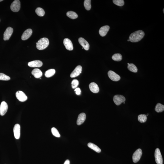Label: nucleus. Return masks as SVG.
I'll return each mask as SVG.
<instances>
[{"label":"nucleus","mask_w":164,"mask_h":164,"mask_svg":"<svg viewBox=\"0 0 164 164\" xmlns=\"http://www.w3.org/2000/svg\"><path fill=\"white\" fill-rule=\"evenodd\" d=\"M164 110V106L161 104L158 103L156 106L155 110L157 113H161Z\"/></svg>","instance_id":"393cba45"},{"label":"nucleus","mask_w":164,"mask_h":164,"mask_svg":"<svg viewBox=\"0 0 164 164\" xmlns=\"http://www.w3.org/2000/svg\"><path fill=\"white\" fill-rule=\"evenodd\" d=\"M10 79V78L9 76L4 74L0 73V80L8 81Z\"/></svg>","instance_id":"7c9ffc66"},{"label":"nucleus","mask_w":164,"mask_h":164,"mask_svg":"<svg viewBox=\"0 0 164 164\" xmlns=\"http://www.w3.org/2000/svg\"><path fill=\"white\" fill-rule=\"evenodd\" d=\"M20 8V2L19 0H15L12 2L10 6L11 10L13 12L19 11Z\"/></svg>","instance_id":"423d86ee"},{"label":"nucleus","mask_w":164,"mask_h":164,"mask_svg":"<svg viewBox=\"0 0 164 164\" xmlns=\"http://www.w3.org/2000/svg\"><path fill=\"white\" fill-rule=\"evenodd\" d=\"M55 73V70L54 69H50L46 71L45 76L47 77H50L53 76Z\"/></svg>","instance_id":"b1692460"},{"label":"nucleus","mask_w":164,"mask_h":164,"mask_svg":"<svg viewBox=\"0 0 164 164\" xmlns=\"http://www.w3.org/2000/svg\"><path fill=\"white\" fill-rule=\"evenodd\" d=\"M20 125L18 124H16L13 128V133L15 138L18 139L20 136Z\"/></svg>","instance_id":"f8f14e48"},{"label":"nucleus","mask_w":164,"mask_h":164,"mask_svg":"<svg viewBox=\"0 0 164 164\" xmlns=\"http://www.w3.org/2000/svg\"><path fill=\"white\" fill-rule=\"evenodd\" d=\"M32 74L34 77L37 78H40L42 76V73L41 70L38 68L34 69L32 71Z\"/></svg>","instance_id":"aec40b11"},{"label":"nucleus","mask_w":164,"mask_h":164,"mask_svg":"<svg viewBox=\"0 0 164 164\" xmlns=\"http://www.w3.org/2000/svg\"><path fill=\"white\" fill-rule=\"evenodd\" d=\"M142 154V151L141 149H137L134 153L133 156V160L134 163L138 162L141 158Z\"/></svg>","instance_id":"20e7f679"},{"label":"nucleus","mask_w":164,"mask_h":164,"mask_svg":"<svg viewBox=\"0 0 164 164\" xmlns=\"http://www.w3.org/2000/svg\"><path fill=\"white\" fill-rule=\"evenodd\" d=\"M147 117L145 114H141L138 116V120L141 123H145L146 121Z\"/></svg>","instance_id":"cd10ccee"},{"label":"nucleus","mask_w":164,"mask_h":164,"mask_svg":"<svg viewBox=\"0 0 164 164\" xmlns=\"http://www.w3.org/2000/svg\"><path fill=\"white\" fill-rule=\"evenodd\" d=\"M110 27L108 25H106L102 27L99 29V33L100 35L102 37H104L106 35L109 31Z\"/></svg>","instance_id":"a211bd4d"},{"label":"nucleus","mask_w":164,"mask_h":164,"mask_svg":"<svg viewBox=\"0 0 164 164\" xmlns=\"http://www.w3.org/2000/svg\"><path fill=\"white\" fill-rule=\"evenodd\" d=\"M35 12L40 17H43L45 14L44 10L40 7L37 8L35 10Z\"/></svg>","instance_id":"bb28decb"},{"label":"nucleus","mask_w":164,"mask_h":164,"mask_svg":"<svg viewBox=\"0 0 164 164\" xmlns=\"http://www.w3.org/2000/svg\"><path fill=\"white\" fill-rule=\"evenodd\" d=\"M3 1L2 0H0V2H1V1Z\"/></svg>","instance_id":"c9c22d12"},{"label":"nucleus","mask_w":164,"mask_h":164,"mask_svg":"<svg viewBox=\"0 0 164 164\" xmlns=\"http://www.w3.org/2000/svg\"><path fill=\"white\" fill-rule=\"evenodd\" d=\"M75 91L76 92V94L77 95H79L80 94L81 91V90L79 88L77 87V88H76V89H75Z\"/></svg>","instance_id":"72a5a7b5"},{"label":"nucleus","mask_w":164,"mask_h":164,"mask_svg":"<svg viewBox=\"0 0 164 164\" xmlns=\"http://www.w3.org/2000/svg\"><path fill=\"white\" fill-rule=\"evenodd\" d=\"M113 3L116 5L122 7L124 4V1L123 0H113Z\"/></svg>","instance_id":"2f4dec72"},{"label":"nucleus","mask_w":164,"mask_h":164,"mask_svg":"<svg viewBox=\"0 0 164 164\" xmlns=\"http://www.w3.org/2000/svg\"><path fill=\"white\" fill-rule=\"evenodd\" d=\"M91 0H85L84 2V6L86 9L87 10H89L91 8Z\"/></svg>","instance_id":"c85d7f7f"},{"label":"nucleus","mask_w":164,"mask_h":164,"mask_svg":"<svg viewBox=\"0 0 164 164\" xmlns=\"http://www.w3.org/2000/svg\"><path fill=\"white\" fill-rule=\"evenodd\" d=\"M49 43V40L47 38H42L36 43L37 48L40 50H44L47 47Z\"/></svg>","instance_id":"f03ea898"},{"label":"nucleus","mask_w":164,"mask_h":164,"mask_svg":"<svg viewBox=\"0 0 164 164\" xmlns=\"http://www.w3.org/2000/svg\"><path fill=\"white\" fill-rule=\"evenodd\" d=\"M86 114L84 113H80L78 115L77 118V125H80L84 123L86 120Z\"/></svg>","instance_id":"6ab92c4d"},{"label":"nucleus","mask_w":164,"mask_h":164,"mask_svg":"<svg viewBox=\"0 0 164 164\" xmlns=\"http://www.w3.org/2000/svg\"><path fill=\"white\" fill-rule=\"evenodd\" d=\"M78 41L79 44L82 46L85 50H87L89 49L90 45L86 40L82 38H80L78 39Z\"/></svg>","instance_id":"4468645a"},{"label":"nucleus","mask_w":164,"mask_h":164,"mask_svg":"<svg viewBox=\"0 0 164 164\" xmlns=\"http://www.w3.org/2000/svg\"><path fill=\"white\" fill-rule=\"evenodd\" d=\"M82 67L80 65H78L76 67V68L71 73L70 75V77L71 78H73L78 76L82 73Z\"/></svg>","instance_id":"9d476101"},{"label":"nucleus","mask_w":164,"mask_h":164,"mask_svg":"<svg viewBox=\"0 0 164 164\" xmlns=\"http://www.w3.org/2000/svg\"><path fill=\"white\" fill-rule=\"evenodd\" d=\"M145 35L144 32L142 30H138L132 33L129 37V41L133 43L137 42L143 39Z\"/></svg>","instance_id":"f257e3e1"},{"label":"nucleus","mask_w":164,"mask_h":164,"mask_svg":"<svg viewBox=\"0 0 164 164\" xmlns=\"http://www.w3.org/2000/svg\"><path fill=\"white\" fill-rule=\"evenodd\" d=\"M108 74L110 79L114 82H117L120 79V76L113 71L110 70L108 71Z\"/></svg>","instance_id":"0eeeda50"},{"label":"nucleus","mask_w":164,"mask_h":164,"mask_svg":"<svg viewBox=\"0 0 164 164\" xmlns=\"http://www.w3.org/2000/svg\"><path fill=\"white\" fill-rule=\"evenodd\" d=\"M89 87L91 92L94 93H98L99 92V87L95 83H91L89 85Z\"/></svg>","instance_id":"f3484780"},{"label":"nucleus","mask_w":164,"mask_h":164,"mask_svg":"<svg viewBox=\"0 0 164 164\" xmlns=\"http://www.w3.org/2000/svg\"><path fill=\"white\" fill-rule=\"evenodd\" d=\"M128 68L129 71L134 73L137 72L138 69L135 65L133 63L129 64L128 66Z\"/></svg>","instance_id":"4be33fe9"},{"label":"nucleus","mask_w":164,"mask_h":164,"mask_svg":"<svg viewBox=\"0 0 164 164\" xmlns=\"http://www.w3.org/2000/svg\"><path fill=\"white\" fill-rule=\"evenodd\" d=\"M16 96L18 100L21 102L25 101L28 99V97L24 92L21 91H18L16 94Z\"/></svg>","instance_id":"1a4fd4ad"},{"label":"nucleus","mask_w":164,"mask_h":164,"mask_svg":"<svg viewBox=\"0 0 164 164\" xmlns=\"http://www.w3.org/2000/svg\"><path fill=\"white\" fill-rule=\"evenodd\" d=\"M51 132L53 135L54 136L57 137H60V135L58 131L56 128L53 127L51 129Z\"/></svg>","instance_id":"c756f323"},{"label":"nucleus","mask_w":164,"mask_h":164,"mask_svg":"<svg viewBox=\"0 0 164 164\" xmlns=\"http://www.w3.org/2000/svg\"><path fill=\"white\" fill-rule=\"evenodd\" d=\"M155 161L157 164H163V161L162 156L160 149L157 148L155 150Z\"/></svg>","instance_id":"7ed1b4c3"},{"label":"nucleus","mask_w":164,"mask_h":164,"mask_svg":"<svg viewBox=\"0 0 164 164\" xmlns=\"http://www.w3.org/2000/svg\"><path fill=\"white\" fill-rule=\"evenodd\" d=\"M70 162L69 160H66L65 161L64 164H70Z\"/></svg>","instance_id":"f704fd0d"},{"label":"nucleus","mask_w":164,"mask_h":164,"mask_svg":"<svg viewBox=\"0 0 164 164\" xmlns=\"http://www.w3.org/2000/svg\"><path fill=\"white\" fill-rule=\"evenodd\" d=\"M63 43L65 47L67 50H73V45L72 42L70 39H64Z\"/></svg>","instance_id":"2eb2a0df"},{"label":"nucleus","mask_w":164,"mask_h":164,"mask_svg":"<svg viewBox=\"0 0 164 164\" xmlns=\"http://www.w3.org/2000/svg\"><path fill=\"white\" fill-rule=\"evenodd\" d=\"M112 58L114 61H119L122 59V56L121 54L117 53L114 54L112 57Z\"/></svg>","instance_id":"a878e982"},{"label":"nucleus","mask_w":164,"mask_h":164,"mask_svg":"<svg viewBox=\"0 0 164 164\" xmlns=\"http://www.w3.org/2000/svg\"><path fill=\"white\" fill-rule=\"evenodd\" d=\"M87 145H88L89 147L91 149H92L96 152L99 153L101 152V149L99 147H98L97 145H96L95 144L92 143H89L87 144Z\"/></svg>","instance_id":"412c9836"},{"label":"nucleus","mask_w":164,"mask_h":164,"mask_svg":"<svg viewBox=\"0 0 164 164\" xmlns=\"http://www.w3.org/2000/svg\"><path fill=\"white\" fill-rule=\"evenodd\" d=\"M67 15L69 18L72 19H76L78 17V15L77 13L72 11L68 12L67 13Z\"/></svg>","instance_id":"5701e85b"},{"label":"nucleus","mask_w":164,"mask_h":164,"mask_svg":"<svg viewBox=\"0 0 164 164\" xmlns=\"http://www.w3.org/2000/svg\"><path fill=\"white\" fill-rule=\"evenodd\" d=\"M13 29L9 27L6 29L3 34V40H9L13 32Z\"/></svg>","instance_id":"6e6552de"},{"label":"nucleus","mask_w":164,"mask_h":164,"mask_svg":"<svg viewBox=\"0 0 164 164\" xmlns=\"http://www.w3.org/2000/svg\"><path fill=\"white\" fill-rule=\"evenodd\" d=\"M79 84V82L77 80L74 79L71 82V86L73 88H76Z\"/></svg>","instance_id":"473e14b6"},{"label":"nucleus","mask_w":164,"mask_h":164,"mask_svg":"<svg viewBox=\"0 0 164 164\" xmlns=\"http://www.w3.org/2000/svg\"><path fill=\"white\" fill-rule=\"evenodd\" d=\"M113 100L116 105L119 106L125 101V98L124 96L121 95H116L113 97Z\"/></svg>","instance_id":"39448f33"},{"label":"nucleus","mask_w":164,"mask_h":164,"mask_svg":"<svg viewBox=\"0 0 164 164\" xmlns=\"http://www.w3.org/2000/svg\"><path fill=\"white\" fill-rule=\"evenodd\" d=\"M127 41H129V40H127Z\"/></svg>","instance_id":"e433bc0d"},{"label":"nucleus","mask_w":164,"mask_h":164,"mask_svg":"<svg viewBox=\"0 0 164 164\" xmlns=\"http://www.w3.org/2000/svg\"><path fill=\"white\" fill-rule=\"evenodd\" d=\"M28 66L30 67H40L43 65V63L40 60H35L29 62L28 63Z\"/></svg>","instance_id":"dca6fc26"},{"label":"nucleus","mask_w":164,"mask_h":164,"mask_svg":"<svg viewBox=\"0 0 164 164\" xmlns=\"http://www.w3.org/2000/svg\"><path fill=\"white\" fill-rule=\"evenodd\" d=\"M8 106L7 103L5 101H3L1 103L0 107V114L3 116L6 114L8 110Z\"/></svg>","instance_id":"9b49d317"},{"label":"nucleus","mask_w":164,"mask_h":164,"mask_svg":"<svg viewBox=\"0 0 164 164\" xmlns=\"http://www.w3.org/2000/svg\"><path fill=\"white\" fill-rule=\"evenodd\" d=\"M32 33L33 31L32 29H27L24 31L22 34L21 37L22 40H28L31 36Z\"/></svg>","instance_id":"ddd939ff"},{"label":"nucleus","mask_w":164,"mask_h":164,"mask_svg":"<svg viewBox=\"0 0 164 164\" xmlns=\"http://www.w3.org/2000/svg\"><path fill=\"white\" fill-rule=\"evenodd\" d=\"M164 9H163V12H164Z\"/></svg>","instance_id":"4c0bfd02"}]
</instances>
